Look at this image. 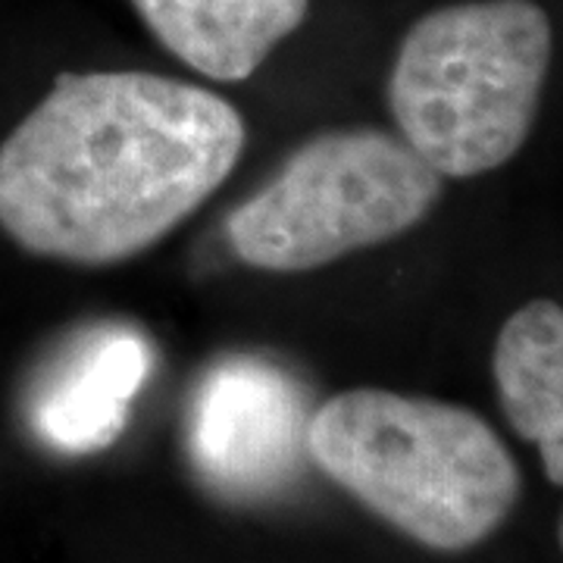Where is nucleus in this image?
I'll return each mask as SVG.
<instances>
[{
	"label": "nucleus",
	"mask_w": 563,
	"mask_h": 563,
	"mask_svg": "<svg viewBox=\"0 0 563 563\" xmlns=\"http://www.w3.org/2000/svg\"><path fill=\"white\" fill-rule=\"evenodd\" d=\"M307 457L401 536L448 554L498 532L523 488L514 454L476 410L385 388L317 407Z\"/></svg>",
	"instance_id": "obj_2"
},
{
	"label": "nucleus",
	"mask_w": 563,
	"mask_h": 563,
	"mask_svg": "<svg viewBox=\"0 0 563 563\" xmlns=\"http://www.w3.org/2000/svg\"><path fill=\"white\" fill-rule=\"evenodd\" d=\"M558 539H561V551H563V517H561V526H558Z\"/></svg>",
	"instance_id": "obj_9"
},
{
	"label": "nucleus",
	"mask_w": 563,
	"mask_h": 563,
	"mask_svg": "<svg viewBox=\"0 0 563 563\" xmlns=\"http://www.w3.org/2000/svg\"><path fill=\"white\" fill-rule=\"evenodd\" d=\"M495 388L514 432L542 454L544 476L563 488V307L548 298L514 310L492 354Z\"/></svg>",
	"instance_id": "obj_8"
},
{
	"label": "nucleus",
	"mask_w": 563,
	"mask_h": 563,
	"mask_svg": "<svg viewBox=\"0 0 563 563\" xmlns=\"http://www.w3.org/2000/svg\"><path fill=\"white\" fill-rule=\"evenodd\" d=\"M303 398L279 366L232 357L210 369L195 398L188 444L195 466L229 498L276 492L307 454Z\"/></svg>",
	"instance_id": "obj_5"
},
{
	"label": "nucleus",
	"mask_w": 563,
	"mask_h": 563,
	"mask_svg": "<svg viewBox=\"0 0 563 563\" xmlns=\"http://www.w3.org/2000/svg\"><path fill=\"white\" fill-rule=\"evenodd\" d=\"M439 198L442 176L401 135L322 132L229 213L225 242L244 266L307 273L410 232Z\"/></svg>",
	"instance_id": "obj_4"
},
{
	"label": "nucleus",
	"mask_w": 563,
	"mask_h": 563,
	"mask_svg": "<svg viewBox=\"0 0 563 563\" xmlns=\"http://www.w3.org/2000/svg\"><path fill=\"white\" fill-rule=\"evenodd\" d=\"M235 103L154 73H60L0 144V229L73 266L144 254L232 176Z\"/></svg>",
	"instance_id": "obj_1"
},
{
	"label": "nucleus",
	"mask_w": 563,
	"mask_h": 563,
	"mask_svg": "<svg viewBox=\"0 0 563 563\" xmlns=\"http://www.w3.org/2000/svg\"><path fill=\"white\" fill-rule=\"evenodd\" d=\"M169 54L213 81L251 79L310 0H129Z\"/></svg>",
	"instance_id": "obj_7"
},
{
	"label": "nucleus",
	"mask_w": 563,
	"mask_h": 563,
	"mask_svg": "<svg viewBox=\"0 0 563 563\" xmlns=\"http://www.w3.org/2000/svg\"><path fill=\"white\" fill-rule=\"evenodd\" d=\"M154 366L139 329L98 325L81 332L29 388V426L63 454H91L122 435L132 401Z\"/></svg>",
	"instance_id": "obj_6"
},
{
	"label": "nucleus",
	"mask_w": 563,
	"mask_h": 563,
	"mask_svg": "<svg viewBox=\"0 0 563 563\" xmlns=\"http://www.w3.org/2000/svg\"><path fill=\"white\" fill-rule=\"evenodd\" d=\"M554 29L536 0L439 7L404 35L388 76L401 139L442 179H473L520 154L529 139Z\"/></svg>",
	"instance_id": "obj_3"
}]
</instances>
